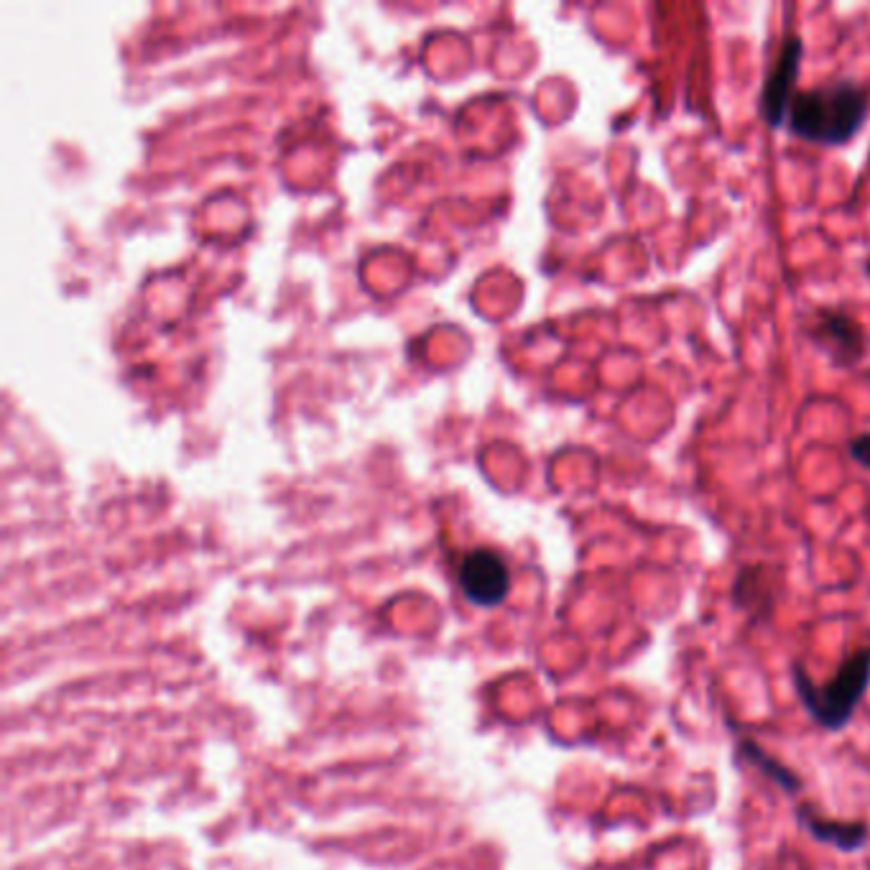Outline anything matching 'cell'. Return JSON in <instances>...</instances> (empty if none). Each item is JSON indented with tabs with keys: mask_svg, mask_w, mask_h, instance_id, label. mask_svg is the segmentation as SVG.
I'll return each instance as SVG.
<instances>
[{
	"mask_svg": "<svg viewBox=\"0 0 870 870\" xmlns=\"http://www.w3.org/2000/svg\"><path fill=\"white\" fill-rule=\"evenodd\" d=\"M868 115V90L855 83H832L796 92L786 123L794 136L812 144H847Z\"/></svg>",
	"mask_w": 870,
	"mask_h": 870,
	"instance_id": "obj_1",
	"label": "cell"
},
{
	"mask_svg": "<svg viewBox=\"0 0 870 870\" xmlns=\"http://www.w3.org/2000/svg\"><path fill=\"white\" fill-rule=\"evenodd\" d=\"M792 676L796 695L807 707V712L812 714V720L828 730H843L868 692L870 648H858L853 656H847L837 674L824 687H817L812 676L801 669V663H794Z\"/></svg>",
	"mask_w": 870,
	"mask_h": 870,
	"instance_id": "obj_2",
	"label": "cell"
},
{
	"mask_svg": "<svg viewBox=\"0 0 870 870\" xmlns=\"http://www.w3.org/2000/svg\"><path fill=\"white\" fill-rule=\"evenodd\" d=\"M460 587L470 602L481 608H493L506 600L511 577L504 557L490 549H475L462 559L460 572H457Z\"/></svg>",
	"mask_w": 870,
	"mask_h": 870,
	"instance_id": "obj_3",
	"label": "cell"
},
{
	"mask_svg": "<svg viewBox=\"0 0 870 870\" xmlns=\"http://www.w3.org/2000/svg\"><path fill=\"white\" fill-rule=\"evenodd\" d=\"M801 41L788 39L781 49V54L776 59V66L771 70L769 79H766L763 87V98H761V110L763 117L769 121L773 128H779L784 123V117L788 115V105H792V90L796 83V72H799V59H801Z\"/></svg>",
	"mask_w": 870,
	"mask_h": 870,
	"instance_id": "obj_4",
	"label": "cell"
},
{
	"mask_svg": "<svg viewBox=\"0 0 870 870\" xmlns=\"http://www.w3.org/2000/svg\"><path fill=\"white\" fill-rule=\"evenodd\" d=\"M812 337L837 365H853L862 356V332L843 312H820Z\"/></svg>",
	"mask_w": 870,
	"mask_h": 870,
	"instance_id": "obj_5",
	"label": "cell"
},
{
	"mask_svg": "<svg viewBox=\"0 0 870 870\" xmlns=\"http://www.w3.org/2000/svg\"><path fill=\"white\" fill-rule=\"evenodd\" d=\"M796 817H799L801 828H805L817 843L835 845L837 850L855 853L860 850L868 840V828L862 822L824 820V817H817L812 809H799V815Z\"/></svg>",
	"mask_w": 870,
	"mask_h": 870,
	"instance_id": "obj_6",
	"label": "cell"
},
{
	"mask_svg": "<svg viewBox=\"0 0 870 870\" xmlns=\"http://www.w3.org/2000/svg\"><path fill=\"white\" fill-rule=\"evenodd\" d=\"M738 750H741V756L746 758L748 763H754L758 771H763L766 776H769V779L773 781V784H779L781 788H786V792H792V794H794V792H799V786H801L799 776L788 771L784 763H779L776 758L766 754V750H763L761 746H756L754 741H741V743H738Z\"/></svg>",
	"mask_w": 870,
	"mask_h": 870,
	"instance_id": "obj_7",
	"label": "cell"
},
{
	"mask_svg": "<svg viewBox=\"0 0 870 870\" xmlns=\"http://www.w3.org/2000/svg\"><path fill=\"white\" fill-rule=\"evenodd\" d=\"M850 455L855 462L870 470V434H862V437L850 442Z\"/></svg>",
	"mask_w": 870,
	"mask_h": 870,
	"instance_id": "obj_8",
	"label": "cell"
},
{
	"mask_svg": "<svg viewBox=\"0 0 870 870\" xmlns=\"http://www.w3.org/2000/svg\"><path fill=\"white\" fill-rule=\"evenodd\" d=\"M868 274H870V261H868Z\"/></svg>",
	"mask_w": 870,
	"mask_h": 870,
	"instance_id": "obj_9",
	"label": "cell"
}]
</instances>
